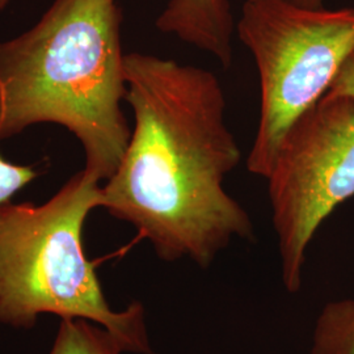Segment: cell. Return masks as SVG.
Instances as JSON below:
<instances>
[{"instance_id": "6da1fadb", "label": "cell", "mask_w": 354, "mask_h": 354, "mask_svg": "<svg viewBox=\"0 0 354 354\" xmlns=\"http://www.w3.org/2000/svg\"><path fill=\"white\" fill-rule=\"evenodd\" d=\"M134 129L102 207L130 223L165 261L209 268L234 239L252 241L247 210L226 188L241 163L227 99L213 71L171 58L125 55Z\"/></svg>"}, {"instance_id": "7a4b0ae2", "label": "cell", "mask_w": 354, "mask_h": 354, "mask_svg": "<svg viewBox=\"0 0 354 354\" xmlns=\"http://www.w3.org/2000/svg\"><path fill=\"white\" fill-rule=\"evenodd\" d=\"M121 21L117 0H54L36 26L0 41V142L57 124L80 142L86 169L112 176L131 134Z\"/></svg>"}, {"instance_id": "3957f363", "label": "cell", "mask_w": 354, "mask_h": 354, "mask_svg": "<svg viewBox=\"0 0 354 354\" xmlns=\"http://www.w3.org/2000/svg\"><path fill=\"white\" fill-rule=\"evenodd\" d=\"M102 181L83 168L46 203L0 205V326L32 328L45 314L83 317L111 330L129 353L152 354L143 306L113 311L84 251Z\"/></svg>"}, {"instance_id": "277c9868", "label": "cell", "mask_w": 354, "mask_h": 354, "mask_svg": "<svg viewBox=\"0 0 354 354\" xmlns=\"http://www.w3.org/2000/svg\"><path fill=\"white\" fill-rule=\"evenodd\" d=\"M236 33L260 82V117L247 168L266 178L288 130L328 92L353 50L354 8L245 0Z\"/></svg>"}, {"instance_id": "5b68a950", "label": "cell", "mask_w": 354, "mask_h": 354, "mask_svg": "<svg viewBox=\"0 0 354 354\" xmlns=\"http://www.w3.org/2000/svg\"><path fill=\"white\" fill-rule=\"evenodd\" d=\"M266 180L282 282L298 292L310 241L354 196V97L324 95L302 114L281 140Z\"/></svg>"}, {"instance_id": "8992f818", "label": "cell", "mask_w": 354, "mask_h": 354, "mask_svg": "<svg viewBox=\"0 0 354 354\" xmlns=\"http://www.w3.org/2000/svg\"><path fill=\"white\" fill-rule=\"evenodd\" d=\"M156 28L210 54L226 70L232 64L236 23L230 0H169Z\"/></svg>"}, {"instance_id": "52a82bcc", "label": "cell", "mask_w": 354, "mask_h": 354, "mask_svg": "<svg viewBox=\"0 0 354 354\" xmlns=\"http://www.w3.org/2000/svg\"><path fill=\"white\" fill-rule=\"evenodd\" d=\"M124 344L111 330L83 317H64L49 354H121Z\"/></svg>"}, {"instance_id": "ba28073f", "label": "cell", "mask_w": 354, "mask_h": 354, "mask_svg": "<svg viewBox=\"0 0 354 354\" xmlns=\"http://www.w3.org/2000/svg\"><path fill=\"white\" fill-rule=\"evenodd\" d=\"M311 354H354V299L323 307L313 332Z\"/></svg>"}, {"instance_id": "9c48e42d", "label": "cell", "mask_w": 354, "mask_h": 354, "mask_svg": "<svg viewBox=\"0 0 354 354\" xmlns=\"http://www.w3.org/2000/svg\"><path fill=\"white\" fill-rule=\"evenodd\" d=\"M37 176L38 171L33 167L13 165L0 153V205L11 201L17 192L24 189Z\"/></svg>"}, {"instance_id": "30bf717a", "label": "cell", "mask_w": 354, "mask_h": 354, "mask_svg": "<svg viewBox=\"0 0 354 354\" xmlns=\"http://www.w3.org/2000/svg\"><path fill=\"white\" fill-rule=\"evenodd\" d=\"M326 95L354 97V49L345 59Z\"/></svg>"}, {"instance_id": "8fae6325", "label": "cell", "mask_w": 354, "mask_h": 354, "mask_svg": "<svg viewBox=\"0 0 354 354\" xmlns=\"http://www.w3.org/2000/svg\"><path fill=\"white\" fill-rule=\"evenodd\" d=\"M286 1L304 8H323L326 0H286Z\"/></svg>"}, {"instance_id": "7c38bea8", "label": "cell", "mask_w": 354, "mask_h": 354, "mask_svg": "<svg viewBox=\"0 0 354 354\" xmlns=\"http://www.w3.org/2000/svg\"><path fill=\"white\" fill-rule=\"evenodd\" d=\"M8 3H10V0H0V12L8 6Z\"/></svg>"}]
</instances>
